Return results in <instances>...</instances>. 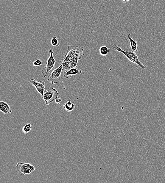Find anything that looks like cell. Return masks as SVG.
<instances>
[{"label": "cell", "instance_id": "6da1fadb", "mask_svg": "<svg viewBox=\"0 0 165 183\" xmlns=\"http://www.w3.org/2000/svg\"><path fill=\"white\" fill-rule=\"evenodd\" d=\"M67 48L65 57L60 60L61 64L63 65L64 72L71 68H77L79 60L84 55L83 47L70 45L68 46Z\"/></svg>", "mask_w": 165, "mask_h": 183}, {"label": "cell", "instance_id": "7a4b0ae2", "mask_svg": "<svg viewBox=\"0 0 165 183\" xmlns=\"http://www.w3.org/2000/svg\"><path fill=\"white\" fill-rule=\"evenodd\" d=\"M112 47L115 51L123 53L130 61L136 64L141 69H144L147 68L146 65L143 64L139 61L138 56L134 52L124 51L117 44L113 45Z\"/></svg>", "mask_w": 165, "mask_h": 183}, {"label": "cell", "instance_id": "3957f363", "mask_svg": "<svg viewBox=\"0 0 165 183\" xmlns=\"http://www.w3.org/2000/svg\"><path fill=\"white\" fill-rule=\"evenodd\" d=\"M50 56L46 61V65L41 71L43 77H45L52 72L56 64V61L53 55V50L50 49L49 51Z\"/></svg>", "mask_w": 165, "mask_h": 183}, {"label": "cell", "instance_id": "277c9868", "mask_svg": "<svg viewBox=\"0 0 165 183\" xmlns=\"http://www.w3.org/2000/svg\"><path fill=\"white\" fill-rule=\"evenodd\" d=\"M59 94L55 88L50 87L44 92L43 98L45 101L46 104L49 105L50 103L55 101Z\"/></svg>", "mask_w": 165, "mask_h": 183}, {"label": "cell", "instance_id": "5b68a950", "mask_svg": "<svg viewBox=\"0 0 165 183\" xmlns=\"http://www.w3.org/2000/svg\"><path fill=\"white\" fill-rule=\"evenodd\" d=\"M63 68V64H60L59 67L52 71L47 77L48 82L52 84H59L61 80Z\"/></svg>", "mask_w": 165, "mask_h": 183}, {"label": "cell", "instance_id": "8992f818", "mask_svg": "<svg viewBox=\"0 0 165 183\" xmlns=\"http://www.w3.org/2000/svg\"><path fill=\"white\" fill-rule=\"evenodd\" d=\"M17 170L21 175H29L36 170L35 168L31 164L26 162H20L17 164L16 166Z\"/></svg>", "mask_w": 165, "mask_h": 183}, {"label": "cell", "instance_id": "52a82bcc", "mask_svg": "<svg viewBox=\"0 0 165 183\" xmlns=\"http://www.w3.org/2000/svg\"><path fill=\"white\" fill-rule=\"evenodd\" d=\"M30 82L36 88L38 93L41 94L42 98H43L44 93L46 89L45 82L32 79L30 80Z\"/></svg>", "mask_w": 165, "mask_h": 183}, {"label": "cell", "instance_id": "ba28073f", "mask_svg": "<svg viewBox=\"0 0 165 183\" xmlns=\"http://www.w3.org/2000/svg\"><path fill=\"white\" fill-rule=\"evenodd\" d=\"M82 73L81 69L77 68H72L66 72H64L63 77L65 79L71 78V76H75L77 74H80Z\"/></svg>", "mask_w": 165, "mask_h": 183}, {"label": "cell", "instance_id": "9c48e42d", "mask_svg": "<svg viewBox=\"0 0 165 183\" xmlns=\"http://www.w3.org/2000/svg\"><path fill=\"white\" fill-rule=\"evenodd\" d=\"M0 110L5 115L8 114L12 112L9 105L3 101H0Z\"/></svg>", "mask_w": 165, "mask_h": 183}, {"label": "cell", "instance_id": "30bf717a", "mask_svg": "<svg viewBox=\"0 0 165 183\" xmlns=\"http://www.w3.org/2000/svg\"><path fill=\"white\" fill-rule=\"evenodd\" d=\"M127 37V39L130 41V45L132 51L134 52L135 53L137 52L138 49L137 42L131 37V35L130 34H128Z\"/></svg>", "mask_w": 165, "mask_h": 183}, {"label": "cell", "instance_id": "8fae6325", "mask_svg": "<svg viewBox=\"0 0 165 183\" xmlns=\"http://www.w3.org/2000/svg\"><path fill=\"white\" fill-rule=\"evenodd\" d=\"M64 108L68 112L73 111L75 109V104L72 101L69 100L63 104Z\"/></svg>", "mask_w": 165, "mask_h": 183}, {"label": "cell", "instance_id": "7c38bea8", "mask_svg": "<svg viewBox=\"0 0 165 183\" xmlns=\"http://www.w3.org/2000/svg\"><path fill=\"white\" fill-rule=\"evenodd\" d=\"M109 49L107 46H103L100 48V54L102 56H106L109 53Z\"/></svg>", "mask_w": 165, "mask_h": 183}, {"label": "cell", "instance_id": "4fadbf2b", "mask_svg": "<svg viewBox=\"0 0 165 183\" xmlns=\"http://www.w3.org/2000/svg\"><path fill=\"white\" fill-rule=\"evenodd\" d=\"M32 129V124L28 123L25 125L22 128V131L24 134H27Z\"/></svg>", "mask_w": 165, "mask_h": 183}, {"label": "cell", "instance_id": "5bb4252c", "mask_svg": "<svg viewBox=\"0 0 165 183\" xmlns=\"http://www.w3.org/2000/svg\"><path fill=\"white\" fill-rule=\"evenodd\" d=\"M51 43L54 47H58L60 45L59 40L56 37H53L51 40Z\"/></svg>", "mask_w": 165, "mask_h": 183}, {"label": "cell", "instance_id": "9a60e30c", "mask_svg": "<svg viewBox=\"0 0 165 183\" xmlns=\"http://www.w3.org/2000/svg\"><path fill=\"white\" fill-rule=\"evenodd\" d=\"M43 64V61L40 59L37 60L32 63V65L34 66L38 67L40 66Z\"/></svg>", "mask_w": 165, "mask_h": 183}, {"label": "cell", "instance_id": "2e32d148", "mask_svg": "<svg viewBox=\"0 0 165 183\" xmlns=\"http://www.w3.org/2000/svg\"><path fill=\"white\" fill-rule=\"evenodd\" d=\"M62 101V99L61 98H57L55 100V103L59 105Z\"/></svg>", "mask_w": 165, "mask_h": 183}, {"label": "cell", "instance_id": "e0dca14e", "mask_svg": "<svg viewBox=\"0 0 165 183\" xmlns=\"http://www.w3.org/2000/svg\"><path fill=\"white\" fill-rule=\"evenodd\" d=\"M122 1L123 2V3H125L127 2L130 1L131 0H122Z\"/></svg>", "mask_w": 165, "mask_h": 183}]
</instances>
